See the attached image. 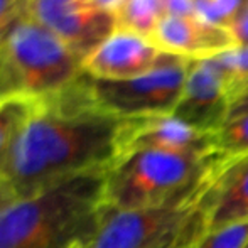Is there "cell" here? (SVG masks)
<instances>
[{
  "instance_id": "cell-9",
  "label": "cell",
  "mask_w": 248,
  "mask_h": 248,
  "mask_svg": "<svg viewBox=\"0 0 248 248\" xmlns=\"http://www.w3.org/2000/svg\"><path fill=\"white\" fill-rule=\"evenodd\" d=\"M135 150L215 155V134L198 130L174 115L124 118L118 157Z\"/></svg>"
},
{
  "instance_id": "cell-17",
  "label": "cell",
  "mask_w": 248,
  "mask_h": 248,
  "mask_svg": "<svg viewBox=\"0 0 248 248\" xmlns=\"http://www.w3.org/2000/svg\"><path fill=\"white\" fill-rule=\"evenodd\" d=\"M248 245V219L206 232L183 248H245Z\"/></svg>"
},
{
  "instance_id": "cell-10",
  "label": "cell",
  "mask_w": 248,
  "mask_h": 248,
  "mask_svg": "<svg viewBox=\"0 0 248 248\" xmlns=\"http://www.w3.org/2000/svg\"><path fill=\"white\" fill-rule=\"evenodd\" d=\"M164 54L150 37L117 27L83 59V71L98 81H125L149 73Z\"/></svg>"
},
{
  "instance_id": "cell-14",
  "label": "cell",
  "mask_w": 248,
  "mask_h": 248,
  "mask_svg": "<svg viewBox=\"0 0 248 248\" xmlns=\"http://www.w3.org/2000/svg\"><path fill=\"white\" fill-rule=\"evenodd\" d=\"M36 100L29 96H10L0 103V162L12 147L20 128L31 117Z\"/></svg>"
},
{
  "instance_id": "cell-18",
  "label": "cell",
  "mask_w": 248,
  "mask_h": 248,
  "mask_svg": "<svg viewBox=\"0 0 248 248\" xmlns=\"http://www.w3.org/2000/svg\"><path fill=\"white\" fill-rule=\"evenodd\" d=\"M29 0H0V49L7 36L27 16Z\"/></svg>"
},
{
  "instance_id": "cell-21",
  "label": "cell",
  "mask_w": 248,
  "mask_h": 248,
  "mask_svg": "<svg viewBox=\"0 0 248 248\" xmlns=\"http://www.w3.org/2000/svg\"><path fill=\"white\" fill-rule=\"evenodd\" d=\"M166 17H186L194 16V0H164Z\"/></svg>"
},
{
  "instance_id": "cell-2",
  "label": "cell",
  "mask_w": 248,
  "mask_h": 248,
  "mask_svg": "<svg viewBox=\"0 0 248 248\" xmlns=\"http://www.w3.org/2000/svg\"><path fill=\"white\" fill-rule=\"evenodd\" d=\"M107 169L56 181L0 206V248H90L105 211Z\"/></svg>"
},
{
  "instance_id": "cell-7",
  "label": "cell",
  "mask_w": 248,
  "mask_h": 248,
  "mask_svg": "<svg viewBox=\"0 0 248 248\" xmlns=\"http://www.w3.org/2000/svg\"><path fill=\"white\" fill-rule=\"evenodd\" d=\"M27 16L64 41L85 59L115 29L117 20L90 0H29Z\"/></svg>"
},
{
  "instance_id": "cell-23",
  "label": "cell",
  "mask_w": 248,
  "mask_h": 248,
  "mask_svg": "<svg viewBox=\"0 0 248 248\" xmlns=\"http://www.w3.org/2000/svg\"><path fill=\"white\" fill-rule=\"evenodd\" d=\"M245 111H248V92L245 93V95H242L240 98H236L235 101H233L232 108H230V117L245 113Z\"/></svg>"
},
{
  "instance_id": "cell-26",
  "label": "cell",
  "mask_w": 248,
  "mask_h": 248,
  "mask_svg": "<svg viewBox=\"0 0 248 248\" xmlns=\"http://www.w3.org/2000/svg\"><path fill=\"white\" fill-rule=\"evenodd\" d=\"M247 5H248V0H247Z\"/></svg>"
},
{
  "instance_id": "cell-11",
  "label": "cell",
  "mask_w": 248,
  "mask_h": 248,
  "mask_svg": "<svg viewBox=\"0 0 248 248\" xmlns=\"http://www.w3.org/2000/svg\"><path fill=\"white\" fill-rule=\"evenodd\" d=\"M150 39L166 54L191 61L218 58L238 47L230 29L208 24L196 16L164 17Z\"/></svg>"
},
{
  "instance_id": "cell-5",
  "label": "cell",
  "mask_w": 248,
  "mask_h": 248,
  "mask_svg": "<svg viewBox=\"0 0 248 248\" xmlns=\"http://www.w3.org/2000/svg\"><path fill=\"white\" fill-rule=\"evenodd\" d=\"M24 96L44 100L64 92L83 75V59L54 32L26 16L2 47Z\"/></svg>"
},
{
  "instance_id": "cell-1",
  "label": "cell",
  "mask_w": 248,
  "mask_h": 248,
  "mask_svg": "<svg viewBox=\"0 0 248 248\" xmlns=\"http://www.w3.org/2000/svg\"><path fill=\"white\" fill-rule=\"evenodd\" d=\"M122 120L96 103L85 73L64 92L36 100L0 162V186L26 196L76 174L108 169L120 154Z\"/></svg>"
},
{
  "instance_id": "cell-16",
  "label": "cell",
  "mask_w": 248,
  "mask_h": 248,
  "mask_svg": "<svg viewBox=\"0 0 248 248\" xmlns=\"http://www.w3.org/2000/svg\"><path fill=\"white\" fill-rule=\"evenodd\" d=\"M247 7V0H194V16L213 26L230 29Z\"/></svg>"
},
{
  "instance_id": "cell-20",
  "label": "cell",
  "mask_w": 248,
  "mask_h": 248,
  "mask_svg": "<svg viewBox=\"0 0 248 248\" xmlns=\"http://www.w3.org/2000/svg\"><path fill=\"white\" fill-rule=\"evenodd\" d=\"M230 32L235 37L238 47L248 46V5L240 12V16L235 19V22L230 26Z\"/></svg>"
},
{
  "instance_id": "cell-6",
  "label": "cell",
  "mask_w": 248,
  "mask_h": 248,
  "mask_svg": "<svg viewBox=\"0 0 248 248\" xmlns=\"http://www.w3.org/2000/svg\"><path fill=\"white\" fill-rule=\"evenodd\" d=\"M191 59L164 54L154 69L125 81L90 78L93 98L103 110L120 118L172 115L183 95Z\"/></svg>"
},
{
  "instance_id": "cell-4",
  "label": "cell",
  "mask_w": 248,
  "mask_h": 248,
  "mask_svg": "<svg viewBox=\"0 0 248 248\" xmlns=\"http://www.w3.org/2000/svg\"><path fill=\"white\" fill-rule=\"evenodd\" d=\"M216 160L160 150H135L120 155L105 172L103 202L110 209L159 206L198 184Z\"/></svg>"
},
{
  "instance_id": "cell-25",
  "label": "cell",
  "mask_w": 248,
  "mask_h": 248,
  "mask_svg": "<svg viewBox=\"0 0 248 248\" xmlns=\"http://www.w3.org/2000/svg\"><path fill=\"white\" fill-rule=\"evenodd\" d=\"M2 101H3V100H2V98H0V103H2Z\"/></svg>"
},
{
  "instance_id": "cell-27",
  "label": "cell",
  "mask_w": 248,
  "mask_h": 248,
  "mask_svg": "<svg viewBox=\"0 0 248 248\" xmlns=\"http://www.w3.org/2000/svg\"><path fill=\"white\" fill-rule=\"evenodd\" d=\"M245 248H248V245H247V247H245Z\"/></svg>"
},
{
  "instance_id": "cell-8",
  "label": "cell",
  "mask_w": 248,
  "mask_h": 248,
  "mask_svg": "<svg viewBox=\"0 0 248 248\" xmlns=\"http://www.w3.org/2000/svg\"><path fill=\"white\" fill-rule=\"evenodd\" d=\"M230 108L228 79L216 58L191 61L174 117L198 130L215 134L228 120Z\"/></svg>"
},
{
  "instance_id": "cell-12",
  "label": "cell",
  "mask_w": 248,
  "mask_h": 248,
  "mask_svg": "<svg viewBox=\"0 0 248 248\" xmlns=\"http://www.w3.org/2000/svg\"><path fill=\"white\" fill-rule=\"evenodd\" d=\"M248 219V155L223 160L204 201V233Z\"/></svg>"
},
{
  "instance_id": "cell-3",
  "label": "cell",
  "mask_w": 248,
  "mask_h": 248,
  "mask_svg": "<svg viewBox=\"0 0 248 248\" xmlns=\"http://www.w3.org/2000/svg\"><path fill=\"white\" fill-rule=\"evenodd\" d=\"M216 157L209 172L191 189L159 206L110 209L90 248H181L204 233V201L216 177Z\"/></svg>"
},
{
  "instance_id": "cell-24",
  "label": "cell",
  "mask_w": 248,
  "mask_h": 248,
  "mask_svg": "<svg viewBox=\"0 0 248 248\" xmlns=\"http://www.w3.org/2000/svg\"><path fill=\"white\" fill-rule=\"evenodd\" d=\"M10 198H14V194L10 193L7 187H3V186H0V206L3 204V202H7Z\"/></svg>"
},
{
  "instance_id": "cell-19",
  "label": "cell",
  "mask_w": 248,
  "mask_h": 248,
  "mask_svg": "<svg viewBox=\"0 0 248 248\" xmlns=\"http://www.w3.org/2000/svg\"><path fill=\"white\" fill-rule=\"evenodd\" d=\"M19 95H22V92H20V85L16 78V73L12 71L5 54L0 49V98L5 100Z\"/></svg>"
},
{
  "instance_id": "cell-22",
  "label": "cell",
  "mask_w": 248,
  "mask_h": 248,
  "mask_svg": "<svg viewBox=\"0 0 248 248\" xmlns=\"http://www.w3.org/2000/svg\"><path fill=\"white\" fill-rule=\"evenodd\" d=\"M90 2H92V5L95 7V9H98L100 12L110 14V16L115 17L127 0H90Z\"/></svg>"
},
{
  "instance_id": "cell-15",
  "label": "cell",
  "mask_w": 248,
  "mask_h": 248,
  "mask_svg": "<svg viewBox=\"0 0 248 248\" xmlns=\"http://www.w3.org/2000/svg\"><path fill=\"white\" fill-rule=\"evenodd\" d=\"M215 154L223 160L248 155V111L230 117L215 132Z\"/></svg>"
},
{
  "instance_id": "cell-13",
  "label": "cell",
  "mask_w": 248,
  "mask_h": 248,
  "mask_svg": "<svg viewBox=\"0 0 248 248\" xmlns=\"http://www.w3.org/2000/svg\"><path fill=\"white\" fill-rule=\"evenodd\" d=\"M166 17L164 0H127L115 16L117 27L152 37L155 27Z\"/></svg>"
}]
</instances>
